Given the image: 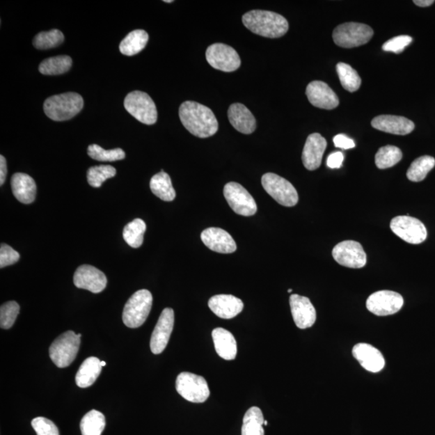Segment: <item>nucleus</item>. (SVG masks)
I'll list each match as a JSON object with an SVG mask.
<instances>
[{"label": "nucleus", "instance_id": "f257e3e1", "mask_svg": "<svg viewBox=\"0 0 435 435\" xmlns=\"http://www.w3.org/2000/svg\"><path fill=\"white\" fill-rule=\"evenodd\" d=\"M179 117L183 126L197 137H211L218 132L219 122L213 111L197 102H184L179 109Z\"/></svg>", "mask_w": 435, "mask_h": 435}, {"label": "nucleus", "instance_id": "f03ea898", "mask_svg": "<svg viewBox=\"0 0 435 435\" xmlns=\"http://www.w3.org/2000/svg\"><path fill=\"white\" fill-rule=\"evenodd\" d=\"M251 32L268 38H279L288 32L289 23L283 15L263 10H253L242 17Z\"/></svg>", "mask_w": 435, "mask_h": 435}, {"label": "nucleus", "instance_id": "7ed1b4c3", "mask_svg": "<svg viewBox=\"0 0 435 435\" xmlns=\"http://www.w3.org/2000/svg\"><path fill=\"white\" fill-rule=\"evenodd\" d=\"M84 105L83 97L74 92H68L49 97L45 101L44 111L50 120L65 121L78 115Z\"/></svg>", "mask_w": 435, "mask_h": 435}, {"label": "nucleus", "instance_id": "20e7f679", "mask_svg": "<svg viewBox=\"0 0 435 435\" xmlns=\"http://www.w3.org/2000/svg\"><path fill=\"white\" fill-rule=\"evenodd\" d=\"M152 306V295L147 290L132 294L122 312V322L129 329H137L145 324Z\"/></svg>", "mask_w": 435, "mask_h": 435}, {"label": "nucleus", "instance_id": "39448f33", "mask_svg": "<svg viewBox=\"0 0 435 435\" xmlns=\"http://www.w3.org/2000/svg\"><path fill=\"white\" fill-rule=\"evenodd\" d=\"M373 34V29L368 25L350 22L340 24L335 29L333 40L338 46L351 49L367 44Z\"/></svg>", "mask_w": 435, "mask_h": 435}, {"label": "nucleus", "instance_id": "423d86ee", "mask_svg": "<svg viewBox=\"0 0 435 435\" xmlns=\"http://www.w3.org/2000/svg\"><path fill=\"white\" fill-rule=\"evenodd\" d=\"M80 345V338L74 331L65 332L51 345L49 347L51 360L58 367L70 366L78 354Z\"/></svg>", "mask_w": 435, "mask_h": 435}, {"label": "nucleus", "instance_id": "0eeeda50", "mask_svg": "<svg viewBox=\"0 0 435 435\" xmlns=\"http://www.w3.org/2000/svg\"><path fill=\"white\" fill-rule=\"evenodd\" d=\"M261 183L271 197L281 206L294 207L299 203V194L292 184L278 174L265 173Z\"/></svg>", "mask_w": 435, "mask_h": 435}, {"label": "nucleus", "instance_id": "6e6552de", "mask_svg": "<svg viewBox=\"0 0 435 435\" xmlns=\"http://www.w3.org/2000/svg\"><path fill=\"white\" fill-rule=\"evenodd\" d=\"M125 107L138 121L147 125H155L157 120L155 102L145 92L136 90L126 96Z\"/></svg>", "mask_w": 435, "mask_h": 435}, {"label": "nucleus", "instance_id": "1a4fd4ad", "mask_svg": "<svg viewBox=\"0 0 435 435\" xmlns=\"http://www.w3.org/2000/svg\"><path fill=\"white\" fill-rule=\"evenodd\" d=\"M176 390L184 399L193 403L206 402L211 393L204 377L187 372L177 377Z\"/></svg>", "mask_w": 435, "mask_h": 435}, {"label": "nucleus", "instance_id": "9d476101", "mask_svg": "<svg viewBox=\"0 0 435 435\" xmlns=\"http://www.w3.org/2000/svg\"><path fill=\"white\" fill-rule=\"evenodd\" d=\"M225 198L235 213L245 217L258 212L257 203L246 189L237 182H229L223 189Z\"/></svg>", "mask_w": 435, "mask_h": 435}, {"label": "nucleus", "instance_id": "9b49d317", "mask_svg": "<svg viewBox=\"0 0 435 435\" xmlns=\"http://www.w3.org/2000/svg\"><path fill=\"white\" fill-rule=\"evenodd\" d=\"M392 232L404 242L420 244L427 238V231L420 220L408 216H397L390 223Z\"/></svg>", "mask_w": 435, "mask_h": 435}, {"label": "nucleus", "instance_id": "f8f14e48", "mask_svg": "<svg viewBox=\"0 0 435 435\" xmlns=\"http://www.w3.org/2000/svg\"><path fill=\"white\" fill-rule=\"evenodd\" d=\"M208 63L214 69L223 72H233L239 68L242 61L231 46L216 43L209 46L206 52Z\"/></svg>", "mask_w": 435, "mask_h": 435}, {"label": "nucleus", "instance_id": "ddd939ff", "mask_svg": "<svg viewBox=\"0 0 435 435\" xmlns=\"http://www.w3.org/2000/svg\"><path fill=\"white\" fill-rule=\"evenodd\" d=\"M404 305L401 294L390 290L376 292L366 301L367 309L377 316H388L397 313Z\"/></svg>", "mask_w": 435, "mask_h": 435}, {"label": "nucleus", "instance_id": "4468645a", "mask_svg": "<svg viewBox=\"0 0 435 435\" xmlns=\"http://www.w3.org/2000/svg\"><path fill=\"white\" fill-rule=\"evenodd\" d=\"M332 255L338 264L347 268L361 269L367 263V255L362 245L353 240H346L336 245Z\"/></svg>", "mask_w": 435, "mask_h": 435}, {"label": "nucleus", "instance_id": "2eb2a0df", "mask_svg": "<svg viewBox=\"0 0 435 435\" xmlns=\"http://www.w3.org/2000/svg\"><path fill=\"white\" fill-rule=\"evenodd\" d=\"M76 287L99 294L104 291L107 284L106 275L94 266L84 264L77 269L74 275Z\"/></svg>", "mask_w": 435, "mask_h": 435}, {"label": "nucleus", "instance_id": "dca6fc26", "mask_svg": "<svg viewBox=\"0 0 435 435\" xmlns=\"http://www.w3.org/2000/svg\"><path fill=\"white\" fill-rule=\"evenodd\" d=\"M174 312L171 308L164 309L153 331L150 348L153 354L157 355L166 349L173 329Z\"/></svg>", "mask_w": 435, "mask_h": 435}, {"label": "nucleus", "instance_id": "f3484780", "mask_svg": "<svg viewBox=\"0 0 435 435\" xmlns=\"http://www.w3.org/2000/svg\"><path fill=\"white\" fill-rule=\"evenodd\" d=\"M306 94L310 104L321 109L332 110L340 104L335 92L322 81H311L306 87Z\"/></svg>", "mask_w": 435, "mask_h": 435}, {"label": "nucleus", "instance_id": "a211bd4d", "mask_svg": "<svg viewBox=\"0 0 435 435\" xmlns=\"http://www.w3.org/2000/svg\"><path fill=\"white\" fill-rule=\"evenodd\" d=\"M290 304L292 316L299 329H310L315 324L316 310L308 298L299 294H292Z\"/></svg>", "mask_w": 435, "mask_h": 435}, {"label": "nucleus", "instance_id": "6ab92c4d", "mask_svg": "<svg viewBox=\"0 0 435 435\" xmlns=\"http://www.w3.org/2000/svg\"><path fill=\"white\" fill-rule=\"evenodd\" d=\"M202 242L206 246L219 253L228 254L237 249L232 235L225 230L218 228H209L201 234Z\"/></svg>", "mask_w": 435, "mask_h": 435}, {"label": "nucleus", "instance_id": "aec40b11", "mask_svg": "<svg viewBox=\"0 0 435 435\" xmlns=\"http://www.w3.org/2000/svg\"><path fill=\"white\" fill-rule=\"evenodd\" d=\"M326 145L325 138L319 133H313L307 137L301 156L303 165L307 170L313 171L319 168Z\"/></svg>", "mask_w": 435, "mask_h": 435}, {"label": "nucleus", "instance_id": "412c9836", "mask_svg": "<svg viewBox=\"0 0 435 435\" xmlns=\"http://www.w3.org/2000/svg\"><path fill=\"white\" fill-rule=\"evenodd\" d=\"M209 308L219 318L231 319L242 313L244 303L233 295L219 294L213 296L208 303Z\"/></svg>", "mask_w": 435, "mask_h": 435}, {"label": "nucleus", "instance_id": "4be33fe9", "mask_svg": "<svg viewBox=\"0 0 435 435\" xmlns=\"http://www.w3.org/2000/svg\"><path fill=\"white\" fill-rule=\"evenodd\" d=\"M352 355L368 372H381L386 365L385 358L376 347L367 344H358L352 349Z\"/></svg>", "mask_w": 435, "mask_h": 435}, {"label": "nucleus", "instance_id": "5701e85b", "mask_svg": "<svg viewBox=\"0 0 435 435\" xmlns=\"http://www.w3.org/2000/svg\"><path fill=\"white\" fill-rule=\"evenodd\" d=\"M374 129L394 135L405 136L414 129V124L405 117L396 116H379L372 121Z\"/></svg>", "mask_w": 435, "mask_h": 435}, {"label": "nucleus", "instance_id": "b1692460", "mask_svg": "<svg viewBox=\"0 0 435 435\" xmlns=\"http://www.w3.org/2000/svg\"><path fill=\"white\" fill-rule=\"evenodd\" d=\"M228 119L234 129L243 134H252L257 129V121L246 106L242 104H234L229 106Z\"/></svg>", "mask_w": 435, "mask_h": 435}, {"label": "nucleus", "instance_id": "393cba45", "mask_svg": "<svg viewBox=\"0 0 435 435\" xmlns=\"http://www.w3.org/2000/svg\"><path fill=\"white\" fill-rule=\"evenodd\" d=\"M12 189L15 198L24 204L34 202L37 193V185L32 177L26 173H15L12 177Z\"/></svg>", "mask_w": 435, "mask_h": 435}, {"label": "nucleus", "instance_id": "a878e982", "mask_svg": "<svg viewBox=\"0 0 435 435\" xmlns=\"http://www.w3.org/2000/svg\"><path fill=\"white\" fill-rule=\"evenodd\" d=\"M217 354L226 361H232L237 355V342L231 332L219 327L212 331Z\"/></svg>", "mask_w": 435, "mask_h": 435}, {"label": "nucleus", "instance_id": "bb28decb", "mask_svg": "<svg viewBox=\"0 0 435 435\" xmlns=\"http://www.w3.org/2000/svg\"><path fill=\"white\" fill-rule=\"evenodd\" d=\"M102 371L101 361L96 357H89L81 363L77 372L75 381L80 388H88L93 385Z\"/></svg>", "mask_w": 435, "mask_h": 435}, {"label": "nucleus", "instance_id": "cd10ccee", "mask_svg": "<svg viewBox=\"0 0 435 435\" xmlns=\"http://www.w3.org/2000/svg\"><path fill=\"white\" fill-rule=\"evenodd\" d=\"M150 189L153 193L163 201L171 202L176 197L171 178L168 173L161 171L151 178Z\"/></svg>", "mask_w": 435, "mask_h": 435}, {"label": "nucleus", "instance_id": "c85d7f7f", "mask_svg": "<svg viewBox=\"0 0 435 435\" xmlns=\"http://www.w3.org/2000/svg\"><path fill=\"white\" fill-rule=\"evenodd\" d=\"M148 42V34L145 30L132 31L122 40L120 45L121 54L126 56H134L145 48Z\"/></svg>", "mask_w": 435, "mask_h": 435}, {"label": "nucleus", "instance_id": "c756f323", "mask_svg": "<svg viewBox=\"0 0 435 435\" xmlns=\"http://www.w3.org/2000/svg\"><path fill=\"white\" fill-rule=\"evenodd\" d=\"M72 58L66 55L45 59L40 64L39 71L45 75L63 74L70 70L72 66Z\"/></svg>", "mask_w": 435, "mask_h": 435}, {"label": "nucleus", "instance_id": "7c9ffc66", "mask_svg": "<svg viewBox=\"0 0 435 435\" xmlns=\"http://www.w3.org/2000/svg\"><path fill=\"white\" fill-rule=\"evenodd\" d=\"M264 416L258 407H252L245 413L242 426V435H264Z\"/></svg>", "mask_w": 435, "mask_h": 435}, {"label": "nucleus", "instance_id": "2f4dec72", "mask_svg": "<svg viewBox=\"0 0 435 435\" xmlns=\"http://www.w3.org/2000/svg\"><path fill=\"white\" fill-rule=\"evenodd\" d=\"M106 427V419L101 412L90 411L81 419L80 429L83 435H101Z\"/></svg>", "mask_w": 435, "mask_h": 435}, {"label": "nucleus", "instance_id": "473e14b6", "mask_svg": "<svg viewBox=\"0 0 435 435\" xmlns=\"http://www.w3.org/2000/svg\"><path fill=\"white\" fill-rule=\"evenodd\" d=\"M146 232V223L144 220L136 219L127 224L122 232V237L127 244L133 248H138L144 242V235Z\"/></svg>", "mask_w": 435, "mask_h": 435}, {"label": "nucleus", "instance_id": "72a5a7b5", "mask_svg": "<svg viewBox=\"0 0 435 435\" xmlns=\"http://www.w3.org/2000/svg\"><path fill=\"white\" fill-rule=\"evenodd\" d=\"M435 166V159L431 156H423L417 158L407 171L409 181L419 182L427 177V174Z\"/></svg>", "mask_w": 435, "mask_h": 435}, {"label": "nucleus", "instance_id": "f704fd0d", "mask_svg": "<svg viewBox=\"0 0 435 435\" xmlns=\"http://www.w3.org/2000/svg\"><path fill=\"white\" fill-rule=\"evenodd\" d=\"M336 70L340 83L346 90L352 93V92L360 89L361 86V77L351 65L340 63L336 65Z\"/></svg>", "mask_w": 435, "mask_h": 435}, {"label": "nucleus", "instance_id": "c9c22d12", "mask_svg": "<svg viewBox=\"0 0 435 435\" xmlns=\"http://www.w3.org/2000/svg\"><path fill=\"white\" fill-rule=\"evenodd\" d=\"M402 152L400 148L387 145L380 148L377 152L375 157V162L378 168L380 170H386V168H391L402 160Z\"/></svg>", "mask_w": 435, "mask_h": 435}, {"label": "nucleus", "instance_id": "e433bc0d", "mask_svg": "<svg viewBox=\"0 0 435 435\" xmlns=\"http://www.w3.org/2000/svg\"><path fill=\"white\" fill-rule=\"evenodd\" d=\"M64 35L58 29H52L49 32L38 33L33 39L35 49H49L58 47L64 42Z\"/></svg>", "mask_w": 435, "mask_h": 435}, {"label": "nucleus", "instance_id": "4c0bfd02", "mask_svg": "<svg viewBox=\"0 0 435 435\" xmlns=\"http://www.w3.org/2000/svg\"><path fill=\"white\" fill-rule=\"evenodd\" d=\"M116 170L111 166H99L90 167L87 171V181L90 186L99 188L107 179L116 176Z\"/></svg>", "mask_w": 435, "mask_h": 435}, {"label": "nucleus", "instance_id": "58836bf2", "mask_svg": "<svg viewBox=\"0 0 435 435\" xmlns=\"http://www.w3.org/2000/svg\"><path fill=\"white\" fill-rule=\"evenodd\" d=\"M87 153L92 159L99 161H116L124 160L126 155L121 148L105 150L98 145H90L87 150Z\"/></svg>", "mask_w": 435, "mask_h": 435}, {"label": "nucleus", "instance_id": "ea45409f", "mask_svg": "<svg viewBox=\"0 0 435 435\" xmlns=\"http://www.w3.org/2000/svg\"><path fill=\"white\" fill-rule=\"evenodd\" d=\"M19 313V306L17 301H11L3 304L0 308V326H1V329H11Z\"/></svg>", "mask_w": 435, "mask_h": 435}, {"label": "nucleus", "instance_id": "a19ab883", "mask_svg": "<svg viewBox=\"0 0 435 435\" xmlns=\"http://www.w3.org/2000/svg\"><path fill=\"white\" fill-rule=\"evenodd\" d=\"M32 427L38 435H60L57 426L48 418L43 417L34 418Z\"/></svg>", "mask_w": 435, "mask_h": 435}, {"label": "nucleus", "instance_id": "79ce46f5", "mask_svg": "<svg viewBox=\"0 0 435 435\" xmlns=\"http://www.w3.org/2000/svg\"><path fill=\"white\" fill-rule=\"evenodd\" d=\"M412 38L409 37V35H398V37L388 40L383 45L382 49L383 51H386V52L399 54L405 50L407 46L412 42Z\"/></svg>", "mask_w": 435, "mask_h": 435}, {"label": "nucleus", "instance_id": "37998d69", "mask_svg": "<svg viewBox=\"0 0 435 435\" xmlns=\"http://www.w3.org/2000/svg\"><path fill=\"white\" fill-rule=\"evenodd\" d=\"M19 260V254L9 245L2 244L0 247V268L13 265Z\"/></svg>", "mask_w": 435, "mask_h": 435}, {"label": "nucleus", "instance_id": "c03bdc74", "mask_svg": "<svg viewBox=\"0 0 435 435\" xmlns=\"http://www.w3.org/2000/svg\"><path fill=\"white\" fill-rule=\"evenodd\" d=\"M334 144L337 148H340L342 150H351V148H355V142L351 138L344 135L340 134L334 137Z\"/></svg>", "mask_w": 435, "mask_h": 435}, {"label": "nucleus", "instance_id": "a18cd8bd", "mask_svg": "<svg viewBox=\"0 0 435 435\" xmlns=\"http://www.w3.org/2000/svg\"><path fill=\"white\" fill-rule=\"evenodd\" d=\"M344 159V155L341 152H332L327 157L326 165L330 168H340Z\"/></svg>", "mask_w": 435, "mask_h": 435}, {"label": "nucleus", "instance_id": "49530a36", "mask_svg": "<svg viewBox=\"0 0 435 435\" xmlns=\"http://www.w3.org/2000/svg\"><path fill=\"white\" fill-rule=\"evenodd\" d=\"M8 173L7 161L5 157L0 156V186H3L5 180H6Z\"/></svg>", "mask_w": 435, "mask_h": 435}, {"label": "nucleus", "instance_id": "de8ad7c7", "mask_svg": "<svg viewBox=\"0 0 435 435\" xmlns=\"http://www.w3.org/2000/svg\"><path fill=\"white\" fill-rule=\"evenodd\" d=\"M413 3L418 7L427 8L431 6L434 1V0H414Z\"/></svg>", "mask_w": 435, "mask_h": 435}, {"label": "nucleus", "instance_id": "09e8293b", "mask_svg": "<svg viewBox=\"0 0 435 435\" xmlns=\"http://www.w3.org/2000/svg\"><path fill=\"white\" fill-rule=\"evenodd\" d=\"M106 365L105 361H101V365L102 367H104Z\"/></svg>", "mask_w": 435, "mask_h": 435}, {"label": "nucleus", "instance_id": "8fccbe9b", "mask_svg": "<svg viewBox=\"0 0 435 435\" xmlns=\"http://www.w3.org/2000/svg\"><path fill=\"white\" fill-rule=\"evenodd\" d=\"M165 3H173L172 0H165Z\"/></svg>", "mask_w": 435, "mask_h": 435}, {"label": "nucleus", "instance_id": "3c124183", "mask_svg": "<svg viewBox=\"0 0 435 435\" xmlns=\"http://www.w3.org/2000/svg\"><path fill=\"white\" fill-rule=\"evenodd\" d=\"M77 335H78V337L80 338V339H81V334H77Z\"/></svg>", "mask_w": 435, "mask_h": 435}, {"label": "nucleus", "instance_id": "603ef678", "mask_svg": "<svg viewBox=\"0 0 435 435\" xmlns=\"http://www.w3.org/2000/svg\"><path fill=\"white\" fill-rule=\"evenodd\" d=\"M264 425H268V422H267V421H264Z\"/></svg>", "mask_w": 435, "mask_h": 435}, {"label": "nucleus", "instance_id": "864d4df0", "mask_svg": "<svg viewBox=\"0 0 435 435\" xmlns=\"http://www.w3.org/2000/svg\"><path fill=\"white\" fill-rule=\"evenodd\" d=\"M288 293H292V290H291V289H290V290H288Z\"/></svg>", "mask_w": 435, "mask_h": 435}]
</instances>
